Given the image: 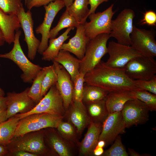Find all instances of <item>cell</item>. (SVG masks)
I'll return each mask as SVG.
<instances>
[{"instance_id": "1", "label": "cell", "mask_w": 156, "mask_h": 156, "mask_svg": "<svg viewBox=\"0 0 156 156\" xmlns=\"http://www.w3.org/2000/svg\"><path fill=\"white\" fill-rule=\"evenodd\" d=\"M85 83L99 87L109 92L138 88L133 80L125 72L124 68H115L107 65L101 61L84 76Z\"/></svg>"}, {"instance_id": "22", "label": "cell", "mask_w": 156, "mask_h": 156, "mask_svg": "<svg viewBox=\"0 0 156 156\" xmlns=\"http://www.w3.org/2000/svg\"><path fill=\"white\" fill-rule=\"evenodd\" d=\"M132 91L126 90L109 92L105 100L109 113L121 112L127 101L134 99Z\"/></svg>"}, {"instance_id": "49", "label": "cell", "mask_w": 156, "mask_h": 156, "mask_svg": "<svg viewBox=\"0 0 156 156\" xmlns=\"http://www.w3.org/2000/svg\"><path fill=\"white\" fill-rule=\"evenodd\" d=\"M66 8H68L73 3L74 0H63Z\"/></svg>"}, {"instance_id": "9", "label": "cell", "mask_w": 156, "mask_h": 156, "mask_svg": "<svg viewBox=\"0 0 156 156\" xmlns=\"http://www.w3.org/2000/svg\"><path fill=\"white\" fill-rule=\"evenodd\" d=\"M124 68L133 80H148L156 75V61L154 58L141 56L131 60Z\"/></svg>"}, {"instance_id": "18", "label": "cell", "mask_w": 156, "mask_h": 156, "mask_svg": "<svg viewBox=\"0 0 156 156\" xmlns=\"http://www.w3.org/2000/svg\"><path fill=\"white\" fill-rule=\"evenodd\" d=\"M87 127V131L78 147L79 156H93V151L101 132L102 123L91 122Z\"/></svg>"}, {"instance_id": "51", "label": "cell", "mask_w": 156, "mask_h": 156, "mask_svg": "<svg viewBox=\"0 0 156 156\" xmlns=\"http://www.w3.org/2000/svg\"><path fill=\"white\" fill-rule=\"evenodd\" d=\"M5 95L4 91L0 87V96H4Z\"/></svg>"}, {"instance_id": "20", "label": "cell", "mask_w": 156, "mask_h": 156, "mask_svg": "<svg viewBox=\"0 0 156 156\" xmlns=\"http://www.w3.org/2000/svg\"><path fill=\"white\" fill-rule=\"evenodd\" d=\"M14 150V152L22 151L37 155L44 154L48 151L42 133L21 139L16 143Z\"/></svg>"}, {"instance_id": "23", "label": "cell", "mask_w": 156, "mask_h": 156, "mask_svg": "<svg viewBox=\"0 0 156 156\" xmlns=\"http://www.w3.org/2000/svg\"><path fill=\"white\" fill-rule=\"evenodd\" d=\"M49 135V144L56 153L60 156H73L78 152L77 147L64 140L57 131H53Z\"/></svg>"}, {"instance_id": "8", "label": "cell", "mask_w": 156, "mask_h": 156, "mask_svg": "<svg viewBox=\"0 0 156 156\" xmlns=\"http://www.w3.org/2000/svg\"><path fill=\"white\" fill-rule=\"evenodd\" d=\"M114 6L112 4L102 12L89 15L90 21H86L83 25L85 35L89 40L101 34H110L111 22L115 14L113 10Z\"/></svg>"}, {"instance_id": "16", "label": "cell", "mask_w": 156, "mask_h": 156, "mask_svg": "<svg viewBox=\"0 0 156 156\" xmlns=\"http://www.w3.org/2000/svg\"><path fill=\"white\" fill-rule=\"evenodd\" d=\"M63 119L73 125L79 139L85 129L91 122L82 101H73L66 111Z\"/></svg>"}, {"instance_id": "10", "label": "cell", "mask_w": 156, "mask_h": 156, "mask_svg": "<svg viewBox=\"0 0 156 156\" xmlns=\"http://www.w3.org/2000/svg\"><path fill=\"white\" fill-rule=\"evenodd\" d=\"M65 5L63 0H55L44 6L45 13L44 20L36 29L37 34L42 35L41 40L38 52L42 55L48 46L51 28L56 16Z\"/></svg>"}, {"instance_id": "52", "label": "cell", "mask_w": 156, "mask_h": 156, "mask_svg": "<svg viewBox=\"0 0 156 156\" xmlns=\"http://www.w3.org/2000/svg\"><path fill=\"white\" fill-rule=\"evenodd\" d=\"M27 0H25V4L26 3L27 1Z\"/></svg>"}, {"instance_id": "43", "label": "cell", "mask_w": 156, "mask_h": 156, "mask_svg": "<svg viewBox=\"0 0 156 156\" xmlns=\"http://www.w3.org/2000/svg\"><path fill=\"white\" fill-rule=\"evenodd\" d=\"M14 154L17 156H37V154L25 151H18L15 152Z\"/></svg>"}, {"instance_id": "13", "label": "cell", "mask_w": 156, "mask_h": 156, "mask_svg": "<svg viewBox=\"0 0 156 156\" xmlns=\"http://www.w3.org/2000/svg\"><path fill=\"white\" fill-rule=\"evenodd\" d=\"M32 13L28 10L26 12L22 7L17 14L24 33V40L28 47V57L31 60L35 59L40 41L35 36L34 31V22Z\"/></svg>"}, {"instance_id": "4", "label": "cell", "mask_w": 156, "mask_h": 156, "mask_svg": "<svg viewBox=\"0 0 156 156\" xmlns=\"http://www.w3.org/2000/svg\"><path fill=\"white\" fill-rule=\"evenodd\" d=\"M110 38L109 34L103 33L90 40L84 56L81 60L79 72L86 74L101 61L107 53V43Z\"/></svg>"}, {"instance_id": "11", "label": "cell", "mask_w": 156, "mask_h": 156, "mask_svg": "<svg viewBox=\"0 0 156 156\" xmlns=\"http://www.w3.org/2000/svg\"><path fill=\"white\" fill-rule=\"evenodd\" d=\"M107 48L109 57L105 63L110 67L124 68L132 59L142 56L131 46L112 41L109 42Z\"/></svg>"}, {"instance_id": "40", "label": "cell", "mask_w": 156, "mask_h": 156, "mask_svg": "<svg viewBox=\"0 0 156 156\" xmlns=\"http://www.w3.org/2000/svg\"><path fill=\"white\" fill-rule=\"evenodd\" d=\"M55 0H27L25 5L28 10H31L34 7H39L48 4Z\"/></svg>"}, {"instance_id": "41", "label": "cell", "mask_w": 156, "mask_h": 156, "mask_svg": "<svg viewBox=\"0 0 156 156\" xmlns=\"http://www.w3.org/2000/svg\"><path fill=\"white\" fill-rule=\"evenodd\" d=\"M109 0H88V4L90 5L89 15L95 11L99 6L102 3Z\"/></svg>"}, {"instance_id": "27", "label": "cell", "mask_w": 156, "mask_h": 156, "mask_svg": "<svg viewBox=\"0 0 156 156\" xmlns=\"http://www.w3.org/2000/svg\"><path fill=\"white\" fill-rule=\"evenodd\" d=\"M19 120L15 115L0 124V145L5 146L10 143Z\"/></svg>"}, {"instance_id": "17", "label": "cell", "mask_w": 156, "mask_h": 156, "mask_svg": "<svg viewBox=\"0 0 156 156\" xmlns=\"http://www.w3.org/2000/svg\"><path fill=\"white\" fill-rule=\"evenodd\" d=\"M53 61L57 74L56 85L62 99L66 111L73 102V83L70 75L64 68L57 62Z\"/></svg>"}, {"instance_id": "47", "label": "cell", "mask_w": 156, "mask_h": 156, "mask_svg": "<svg viewBox=\"0 0 156 156\" xmlns=\"http://www.w3.org/2000/svg\"><path fill=\"white\" fill-rule=\"evenodd\" d=\"M8 153L7 148L5 146L0 145V156H3Z\"/></svg>"}, {"instance_id": "31", "label": "cell", "mask_w": 156, "mask_h": 156, "mask_svg": "<svg viewBox=\"0 0 156 156\" xmlns=\"http://www.w3.org/2000/svg\"><path fill=\"white\" fill-rule=\"evenodd\" d=\"M79 24L66 10L60 17L56 25L50 30L49 39L55 38L61 30L70 27H76Z\"/></svg>"}, {"instance_id": "50", "label": "cell", "mask_w": 156, "mask_h": 156, "mask_svg": "<svg viewBox=\"0 0 156 156\" xmlns=\"http://www.w3.org/2000/svg\"><path fill=\"white\" fill-rule=\"evenodd\" d=\"M106 145L105 142L103 140H99L96 146L100 147L103 148Z\"/></svg>"}, {"instance_id": "26", "label": "cell", "mask_w": 156, "mask_h": 156, "mask_svg": "<svg viewBox=\"0 0 156 156\" xmlns=\"http://www.w3.org/2000/svg\"><path fill=\"white\" fill-rule=\"evenodd\" d=\"M74 29V27H68L57 38L49 39V44L42 54V60L53 61L57 56L62 44L70 37L68 34Z\"/></svg>"}, {"instance_id": "48", "label": "cell", "mask_w": 156, "mask_h": 156, "mask_svg": "<svg viewBox=\"0 0 156 156\" xmlns=\"http://www.w3.org/2000/svg\"><path fill=\"white\" fill-rule=\"evenodd\" d=\"M5 42L3 34L0 28V47L3 46Z\"/></svg>"}, {"instance_id": "15", "label": "cell", "mask_w": 156, "mask_h": 156, "mask_svg": "<svg viewBox=\"0 0 156 156\" xmlns=\"http://www.w3.org/2000/svg\"><path fill=\"white\" fill-rule=\"evenodd\" d=\"M126 128L121 111L109 114L102 123L99 140H104L105 146L109 145L120 134L125 133Z\"/></svg>"}, {"instance_id": "25", "label": "cell", "mask_w": 156, "mask_h": 156, "mask_svg": "<svg viewBox=\"0 0 156 156\" xmlns=\"http://www.w3.org/2000/svg\"><path fill=\"white\" fill-rule=\"evenodd\" d=\"M105 100L83 103L91 122L102 123L108 116Z\"/></svg>"}, {"instance_id": "14", "label": "cell", "mask_w": 156, "mask_h": 156, "mask_svg": "<svg viewBox=\"0 0 156 156\" xmlns=\"http://www.w3.org/2000/svg\"><path fill=\"white\" fill-rule=\"evenodd\" d=\"M29 89L28 87L20 93L13 92L7 93L6 97L8 119L18 113L23 114L28 112L37 104L28 96Z\"/></svg>"}, {"instance_id": "33", "label": "cell", "mask_w": 156, "mask_h": 156, "mask_svg": "<svg viewBox=\"0 0 156 156\" xmlns=\"http://www.w3.org/2000/svg\"><path fill=\"white\" fill-rule=\"evenodd\" d=\"M45 75L43 67L34 80L32 84L29 88L28 94L37 104L42 98L41 96L42 82Z\"/></svg>"}, {"instance_id": "42", "label": "cell", "mask_w": 156, "mask_h": 156, "mask_svg": "<svg viewBox=\"0 0 156 156\" xmlns=\"http://www.w3.org/2000/svg\"><path fill=\"white\" fill-rule=\"evenodd\" d=\"M7 107L0 108V123L8 119L6 114Z\"/></svg>"}, {"instance_id": "12", "label": "cell", "mask_w": 156, "mask_h": 156, "mask_svg": "<svg viewBox=\"0 0 156 156\" xmlns=\"http://www.w3.org/2000/svg\"><path fill=\"white\" fill-rule=\"evenodd\" d=\"M149 111L148 106L137 99L127 101L121 111L126 127L146 123L149 119Z\"/></svg>"}, {"instance_id": "34", "label": "cell", "mask_w": 156, "mask_h": 156, "mask_svg": "<svg viewBox=\"0 0 156 156\" xmlns=\"http://www.w3.org/2000/svg\"><path fill=\"white\" fill-rule=\"evenodd\" d=\"M132 92L134 98L145 104L150 111H156V94L140 89L133 90Z\"/></svg>"}, {"instance_id": "35", "label": "cell", "mask_w": 156, "mask_h": 156, "mask_svg": "<svg viewBox=\"0 0 156 156\" xmlns=\"http://www.w3.org/2000/svg\"><path fill=\"white\" fill-rule=\"evenodd\" d=\"M112 146L104 152L102 156H128L125 148L123 145L120 135L114 140Z\"/></svg>"}, {"instance_id": "28", "label": "cell", "mask_w": 156, "mask_h": 156, "mask_svg": "<svg viewBox=\"0 0 156 156\" xmlns=\"http://www.w3.org/2000/svg\"><path fill=\"white\" fill-rule=\"evenodd\" d=\"M88 5V0H74L66 10L79 24H84L89 16Z\"/></svg>"}, {"instance_id": "3", "label": "cell", "mask_w": 156, "mask_h": 156, "mask_svg": "<svg viewBox=\"0 0 156 156\" xmlns=\"http://www.w3.org/2000/svg\"><path fill=\"white\" fill-rule=\"evenodd\" d=\"M63 117L47 113L32 114L20 119L14 137H23L29 132L47 128H56Z\"/></svg>"}, {"instance_id": "7", "label": "cell", "mask_w": 156, "mask_h": 156, "mask_svg": "<svg viewBox=\"0 0 156 156\" xmlns=\"http://www.w3.org/2000/svg\"><path fill=\"white\" fill-rule=\"evenodd\" d=\"M156 32L133 26L130 35L131 45L142 56L154 58L156 56Z\"/></svg>"}, {"instance_id": "2", "label": "cell", "mask_w": 156, "mask_h": 156, "mask_svg": "<svg viewBox=\"0 0 156 156\" xmlns=\"http://www.w3.org/2000/svg\"><path fill=\"white\" fill-rule=\"evenodd\" d=\"M20 30L16 31L13 47L9 52L0 54V58L9 59L13 62L23 72L21 77L25 83H31L42 67L31 62L26 57L21 47Z\"/></svg>"}, {"instance_id": "21", "label": "cell", "mask_w": 156, "mask_h": 156, "mask_svg": "<svg viewBox=\"0 0 156 156\" xmlns=\"http://www.w3.org/2000/svg\"><path fill=\"white\" fill-rule=\"evenodd\" d=\"M21 27L17 15L6 13L0 8V28L3 34L5 42L9 44L13 43L15 31Z\"/></svg>"}, {"instance_id": "37", "label": "cell", "mask_w": 156, "mask_h": 156, "mask_svg": "<svg viewBox=\"0 0 156 156\" xmlns=\"http://www.w3.org/2000/svg\"><path fill=\"white\" fill-rule=\"evenodd\" d=\"M23 6L21 0H0V8L7 14L17 15Z\"/></svg>"}, {"instance_id": "24", "label": "cell", "mask_w": 156, "mask_h": 156, "mask_svg": "<svg viewBox=\"0 0 156 156\" xmlns=\"http://www.w3.org/2000/svg\"><path fill=\"white\" fill-rule=\"evenodd\" d=\"M53 61L61 65L70 75L73 81L79 73L81 60L71 55L70 52L60 50Z\"/></svg>"}, {"instance_id": "32", "label": "cell", "mask_w": 156, "mask_h": 156, "mask_svg": "<svg viewBox=\"0 0 156 156\" xmlns=\"http://www.w3.org/2000/svg\"><path fill=\"white\" fill-rule=\"evenodd\" d=\"M45 75L42 82L41 96L42 98L50 88L56 84L57 81V74L53 64L43 67Z\"/></svg>"}, {"instance_id": "36", "label": "cell", "mask_w": 156, "mask_h": 156, "mask_svg": "<svg viewBox=\"0 0 156 156\" xmlns=\"http://www.w3.org/2000/svg\"><path fill=\"white\" fill-rule=\"evenodd\" d=\"M85 74L79 72L73 81V101H82Z\"/></svg>"}, {"instance_id": "38", "label": "cell", "mask_w": 156, "mask_h": 156, "mask_svg": "<svg viewBox=\"0 0 156 156\" xmlns=\"http://www.w3.org/2000/svg\"><path fill=\"white\" fill-rule=\"evenodd\" d=\"M133 81L137 88L156 94V75L148 80H135Z\"/></svg>"}, {"instance_id": "44", "label": "cell", "mask_w": 156, "mask_h": 156, "mask_svg": "<svg viewBox=\"0 0 156 156\" xmlns=\"http://www.w3.org/2000/svg\"><path fill=\"white\" fill-rule=\"evenodd\" d=\"M104 151L103 148L96 146L93 151V155L95 156H102Z\"/></svg>"}, {"instance_id": "6", "label": "cell", "mask_w": 156, "mask_h": 156, "mask_svg": "<svg viewBox=\"0 0 156 156\" xmlns=\"http://www.w3.org/2000/svg\"><path fill=\"white\" fill-rule=\"evenodd\" d=\"M135 15L134 11L130 8L122 10L115 19L112 20L110 38H114L119 43L130 46V35L133 29Z\"/></svg>"}, {"instance_id": "45", "label": "cell", "mask_w": 156, "mask_h": 156, "mask_svg": "<svg viewBox=\"0 0 156 156\" xmlns=\"http://www.w3.org/2000/svg\"><path fill=\"white\" fill-rule=\"evenodd\" d=\"M128 155L131 156H145L144 154L141 155L138 153L136 152L133 149L129 148H128Z\"/></svg>"}, {"instance_id": "5", "label": "cell", "mask_w": 156, "mask_h": 156, "mask_svg": "<svg viewBox=\"0 0 156 156\" xmlns=\"http://www.w3.org/2000/svg\"><path fill=\"white\" fill-rule=\"evenodd\" d=\"M66 112L61 96L56 84L52 86L46 94L30 111L15 115L20 119L29 115L47 113L63 117Z\"/></svg>"}, {"instance_id": "46", "label": "cell", "mask_w": 156, "mask_h": 156, "mask_svg": "<svg viewBox=\"0 0 156 156\" xmlns=\"http://www.w3.org/2000/svg\"><path fill=\"white\" fill-rule=\"evenodd\" d=\"M6 97L0 96V108L7 107L6 105Z\"/></svg>"}, {"instance_id": "39", "label": "cell", "mask_w": 156, "mask_h": 156, "mask_svg": "<svg viewBox=\"0 0 156 156\" xmlns=\"http://www.w3.org/2000/svg\"><path fill=\"white\" fill-rule=\"evenodd\" d=\"M143 18L140 20L139 24L147 25L151 27L156 25V13L154 11L150 10L146 11L143 14Z\"/></svg>"}, {"instance_id": "29", "label": "cell", "mask_w": 156, "mask_h": 156, "mask_svg": "<svg viewBox=\"0 0 156 156\" xmlns=\"http://www.w3.org/2000/svg\"><path fill=\"white\" fill-rule=\"evenodd\" d=\"M56 129L64 140L78 148L80 142L79 138L76 129L73 124L63 120Z\"/></svg>"}, {"instance_id": "19", "label": "cell", "mask_w": 156, "mask_h": 156, "mask_svg": "<svg viewBox=\"0 0 156 156\" xmlns=\"http://www.w3.org/2000/svg\"><path fill=\"white\" fill-rule=\"evenodd\" d=\"M76 28L75 35L68 42L62 44L61 50L72 53L81 60L84 56L87 45L90 40L85 35L83 24H79Z\"/></svg>"}, {"instance_id": "30", "label": "cell", "mask_w": 156, "mask_h": 156, "mask_svg": "<svg viewBox=\"0 0 156 156\" xmlns=\"http://www.w3.org/2000/svg\"><path fill=\"white\" fill-rule=\"evenodd\" d=\"M109 92L98 86L84 84L82 102L83 103L106 99Z\"/></svg>"}]
</instances>
